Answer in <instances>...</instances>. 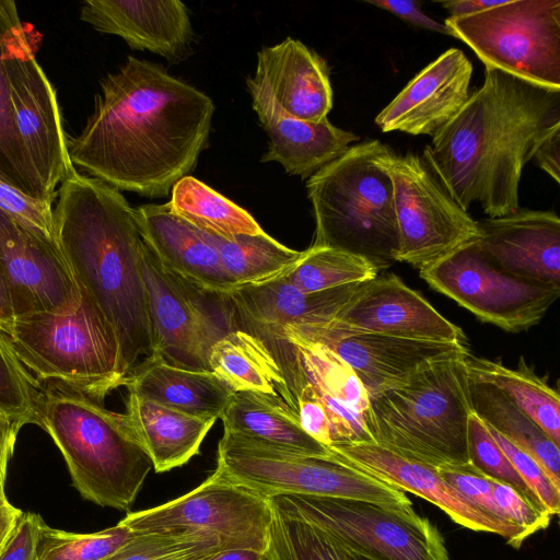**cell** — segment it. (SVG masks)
Masks as SVG:
<instances>
[{
  "label": "cell",
  "instance_id": "6da1fadb",
  "mask_svg": "<svg viewBox=\"0 0 560 560\" xmlns=\"http://www.w3.org/2000/svg\"><path fill=\"white\" fill-rule=\"evenodd\" d=\"M212 100L164 68L129 56L101 81L81 132L67 138L72 165L118 190L171 194L209 140Z\"/></svg>",
  "mask_w": 560,
  "mask_h": 560
},
{
  "label": "cell",
  "instance_id": "7a4b0ae2",
  "mask_svg": "<svg viewBox=\"0 0 560 560\" xmlns=\"http://www.w3.org/2000/svg\"><path fill=\"white\" fill-rule=\"evenodd\" d=\"M560 124V90L486 67L483 84L432 137L422 160L467 211L489 218L516 212L518 186L539 140Z\"/></svg>",
  "mask_w": 560,
  "mask_h": 560
},
{
  "label": "cell",
  "instance_id": "3957f363",
  "mask_svg": "<svg viewBox=\"0 0 560 560\" xmlns=\"http://www.w3.org/2000/svg\"><path fill=\"white\" fill-rule=\"evenodd\" d=\"M54 220L60 252L80 289L112 326L128 375L153 354L142 276L144 240L120 190L74 168L57 191Z\"/></svg>",
  "mask_w": 560,
  "mask_h": 560
},
{
  "label": "cell",
  "instance_id": "277c9868",
  "mask_svg": "<svg viewBox=\"0 0 560 560\" xmlns=\"http://www.w3.org/2000/svg\"><path fill=\"white\" fill-rule=\"evenodd\" d=\"M36 412V424L60 451L82 498L103 508L130 510L153 466L124 415L55 383L40 386Z\"/></svg>",
  "mask_w": 560,
  "mask_h": 560
},
{
  "label": "cell",
  "instance_id": "5b68a950",
  "mask_svg": "<svg viewBox=\"0 0 560 560\" xmlns=\"http://www.w3.org/2000/svg\"><path fill=\"white\" fill-rule=\"evenodd\" d=\"M466 354L434 362L369 395L365 424L373 443L436 468L470 465Z\"/></svg>",
  "mask_w": 560,
  "mask_h": 560
},
{
  "label": "cell",
  "instance_id": "8992f818",
  "mask_svg": "<svg viewBox=\"0 0 560 560\" xmlns=\"http://www.w3.org/2000/svg\"><path fill=\"white\" fill-rule=\"evenodd\" d=\"M378 140L348 148L306 183L315 218L312 246L359 255L377 270L395 262L398 246L393 183L378 162Z\"/></svg>",
  "mask_w": 560,
  "mask_h": 560
},
{
  "label": "cell",
  "instance_id": "52a82bcc",
  "mask_svg": "<svg viewBox=\"0 0 560 560\" xmlns=\"http://www.w3.org/2000/svg\"><path fill=\"white\" fill-rule=\"evenodd\" d=\"M77 307L14 315L0 322V337L39 383H55L104 402L124 386L116 335L82 289Z\"/></svg>",
  "mask_w": 560,
  "mask_h": 560
},
{
  "label": "cell",
  "instance_id": "ba28073f",
  "mask_svg": "<svg viewBox=\"0 0 560 560\" xmlns=\"http://www.w3.org/2000/svg\"><path fill=\"white\" fill-rule=\"evenodd\" d=\"M215 471L268 500L304 494L413 509L406 492L336 459L292 454L226 432L218 445Z\"/></svg>",
  "mask_w": 560,
  "mask_h": 560
},
{
  "label": "cell",
  "instance_id": "9c48e42d",
  "mask_svg": "<svg viewBox=\"0 0 560 560\" xmlns=\"http://www.w3.org/2000/svg\"><path fill=\"white\" fill-rule=\"evenodd\" d=\"M270 503L369 560H451L439 528L413 509L304 494L278 495Z\"/></svg>",
  "mask_w": 560,
  "mask_h": 560
},
{
  "label": "cell",
  "instance_id": "30bf717a",
  "mask_svg": "<svg viewBox=\"0 0 560 560\" xmlns=\"http://www.w3.org/2000/svg\"><path fill=\"white\" fill-rule=\"evenodd\" d=\"M444 25L485 67L560 90V0H506Z\"/></svg>",
  "mask_w": 560,
  "mask_h": 560
},
{
  "label": "cell",
  "instance_id": "8fae6325",
  "mask_svg": "<svg viewBox=\"0 0 560 560\" xmlns=\"http://www.w3.org/2000/svg\"><path fill=\"white\" fill-rule=\"evenodd\" d=\"M378 162L393 183L395 261L421 270L480 237L479 222L451 197L421 156L400 155L384 144Z\"/></svg>",
  "mask_w": 560,
  "mask_h": 560
},
{
  "label": "cell",
  "instance_id": "7c38bea8",
  "mask_svg": "<svg viewBox=\"0 0 560 560\" xmlns=\"http://www.w3.org/2000/svg\"><path fill=\"white\" fill-rule=\"evenodd\" d=\"M435 291L454 300L481 322L518 332L537 325L560 295V288L513 276L471 242L419 270Z\"/></svg>",
  "mask_w": 560,
  "mask_h": 560
},
{
  "label": "cell",
  "instance_id": "4fadbf2b",
  "mask_svg": "<svg viewBox=\"0 0 560 560\" xmlns=\"http://www.w3.org/2000/svg\"><path fill=\"white\" fill-rule=\"evenodd\" d=\"M272 522L270 500L233 483L215 470L198 487L161 505L128 513L133 533L206 530L228 549L266 552Z\"/></svg>",
  "mask_w": 560,
  "mask_h": 560
},
{
  "label": "cell",
  "instance_id": "5bb4252c",
  "mask_svg": "<svg viewBox=\"0 0 560 560\" xmlns=\"http://www.w3.org/2000/svg\"><path fill=\"white\" fill-rule=\"evenodd\" d=\"M8 71L23 153L43 200L54 203L74 166L56 91L36 60L27 31L11 55Z\"/></svg>",
  "mask_w": 560,
  "mask_h": 560
},
{
  "label": "cell",
  "instance_id": "9a60e30c",
  "mask_svg": "<svg viewBox=\"0 0 560 560\" xmlns=\"http://www.w3.org/2000/svg\"><path fill=\"white\" fill-rule=\"evenodd\" d=\"M141 268L152 328L151 357L187 370L210 371L209 350L229 331L201 301L206 292L168 270L145 241Z\"/></svg>",
  "mask_w": 560,
  "mask_h": 560
},
{
  "label": "cell",
  "instance_id": "2e32d148",
  "mask_svg": "<svg viewBox=\"0 0 560 560\" xmlns=\"http://www.w3.org/2000/svg\"><path fill=\"white\" fill-rule=\"evenodd\" d=\"M282 331L322 345L342 359L368 394L399 382L441 360L466 354V343L393 337L347 329L332 323L293 324Z\"/></svg>",
  "mask_w": 560,
  "mask_h": 560
},
{
  "label": "cell",
  "instance_id": "e0dca14e",
  "mask_svg": "<svg viewBox=\"0 0 560 560\" xmlns=\"http://www.w3.org/2000/svg\"><path fill=\"white\" fill-rule=\"evenodd\" d=\"M282 334L261 340L284 377H296L315 392L329 420L331 446L373 442L365 424L369 394L353 370L326 347Z\"/></svg>",
  "mask_w": 560,
  "mask_h": 560
},
{
  "label": "cell",
  "instance_id": "ac0fdd59",
  "mask_svg": "<svg viewBox=\"0 0 560 560\" xmlns=\"http://www.w3.org/2000/svg\"><path fill=\"white\" fill-rule=\"evenodd\" d=\"M329 450L336 460L433 503L463 527L500 535L516 549L527 539L520 526L498 520L472 504L440 476L436 467L406 458L373 442L337 444Z\"/></svg>",
  "mask_w": 560,
  "mask_h": 560
},
{
  "label": "cell",
  "instance_id": "d6986e66",
  "mask_svg": "<svg viewBox=\"0 0 560 560\" xmlns=\"http://www.w3.org/2000/svg\"><path fill=\"white\" fill-rule=\"evenodd\" d=\"M0 271L14 315L73 310L81 291L60 248L0 210Z\"/></svg>",
  "mask_w": 560,
  "mask_h": 560
},
{
  "label": "cell",
  "instance_id": "ffe728a7",
  "mask_svg": "<svg viewBox=\"0 0 560 560\" xmlns=\"http://www.w3.org/2000/svg\"><path fill=\"white\" fill-rule=\"evenodd\" d=\"M331 322L347 329L393 337L466 341L458 326L394 273L364 282Z\"/></svg>",
  "mask_w": 560,
  "mask_h": 560
},
{
  "label": "cell",
  "instance_id": "44dd1931",
  "mask_svg": "<svg viewBox=\"0 0 560 560\" xmlns=\"http://www.w3.org/2000/svg\"><path fill=\"white\" fill-rule=\"evenodd\" d=\"M472 65L450 48L423 68L376 116L383 132L434 136L452 120L469 97Z\"/></svg>",
  "mask_w": 560,
  "mask_h": 560
},
{
  "label": "cell",
  "instance_id": "7402d4cb",
  "mask_svg": "<svg viewBox=\"0 0 560 560\" xmlns=\"http://www.w3.org/2000/svg\"><path fill=\"white\" fill-rule=\"evenodd\" d=\"M477 240L501 269L560 288V219L553 211L521 210L479 222Z\"/></svg>",
  "mask_w": 560,
  "mask_h": 560
},
{
  "label": "cell",
  "instance_id": "603a6c76",
  "mask_svg": "<svg viewBox=\"0 0 560 560\" xmlns=\"http://www.w3.org/2000/svg\"><path fill=\"white\" fill-rule=\"evenodd\" d=\"M80 19L94 30L121 37L131 49L168 60L187 52L194 32L179 0H86Z\"/></svg>",
  "mask_w": 560,
  "mask_h": 560
},
{
  "label": "cell",
  "instance_id": "cb8c5ba5",
  "mask_svg": "<svg viewBox=\"0 0 560 560\" xmlns=\"http://www.w3.org/2000/svg\"><path fill=\"white\" fill-rule=\"evenodd\" d=\"M246 84L253 108L269 138L261 162H278L289 175L306 178L359 140L353 132L337 128L328 119L311 122L288 115L252 77L246 79Z\"/></svg>",
  "mask_w": 560,
  "mask_h": 560
},
{
  "label": "cell",
  "instance_id": "d4e9b609",
  "mask_svg": "<svg viewBox=\"0 0 560 560\" xmlns=\"http://www.w3.org/2000/svg\"><path fill=\"white\" fill-rule=\"evenodd\" d=\"M363 283L305 293L282 276L264 284L236 288L226 296L234 329L280 336L288 325L334 319Z\"/></svg>",
  "mask_w": 560,
  "mask_h": 560
},
{
  "label": "cell",
  "instance_id": "484cf974",
  "mask_svg": "<svg viewBox=\"0 0 560 560\" xmlns=\"http://www.w3.org/2000/svg\"><path fill=\"white\" fill-rule=\"evenodd\" d=\"M135 211L143 240L168 270L205 292L229 294L235 289L218 250L168 202L142 205Z\"/></svg>",
  "mask_w": 560,
  "mask_h": 560
},
{
  "label": "cell",
  "instance_id": "4316f807",
  "mask_svg": "<svg viewBox=\"0 0 560 560\" xmlns=\"http://www.w3.org/2000/svg\"><path fill=\"white\" fill-rule=\"evenodd\" d=\"M290 116L311 122L327 118L332 88L326 61L302 42L287 37L257 52L252 77Z\"/></svg>",
  "mask_w": 560,
  "mask_h": 560
},
{
  "label": "cell",
  "instance_id": "83f0119b",
  "mask_svg": "<svg viewBox=\"0 0 560 560\" xmlns=\"http://www.w3.org/2000/svg\"><path fill=\"white\" fill-rule=\"evenodd\" d=\"M128 393L176 411L220 419L234 392L210 371H194L150 357L128 375Z\"/></svg>",
  "mask_w": 560,
  "mask_h": 560
},
{
  "label": "cell",
  "instance_id": "f1b7e54d",
  "mask_svg": "<svg viewBox=\"0 0 560 560\" xmlns=\"http://www.w3.org/2000/svg\"><path fill=\"white\" fill-rule=\"evenodd\" d=\"M133 440L152 463L155 472H166L188 463L215 419H201L128 394L122 413Z\"/></svg>",
  "mask_w": 560,
  "mask_h": 560
},
{
  "label": "cell",
  "instance_id": "f546056e",
  "mask_svg": "<svg viewBox=\"0 0 560 560\" xmlns=\"http://www.w3.org/2000/svg\"><path fill=\"white\" fill-rule=\"evenodd\" d=\"M220 419L226 433L292 454L335 459L328 447L303 430L298 413L281 399L236 392Z\"/></svg>",
  "mask_w": 560,
  "mask_h": 560
},
{
  "label": "cell",
  "instance_id": "4dcf8cb0",
  "mask_svg": "<svg viewBox=\"0 0 560 560\" xmlns=\"http://www.w3.org/2000/svg\"><path fill=\"white\" fill-rule=\"evenodd\" d=\"M210 371L234 393L252 392L283 400L298 413L284 376L262 340L233 329L219 338L208 354Z\"/></svg>",
  "mask_w": 560,
  "mask_h": 560
},
{
  "label": "cell",
  "instance_id": "1f68e13d",
  "mask_svg": "<svg viewBox=\"0 0 560 560\" xmlns=\"http://www.w3.org/2000/svg\"><path fill=\"white\" fill-rule=\"evenodd\" d=\"M468 376L472 411L486 424L530 455L560 490L559 446L498 387L469 372Z\"/></svg>",
  "mask_w": 560,
  "mask_h": 560
},
{
  "label": "cell",
  "instance_id": "d6a6232c",
  "mask_svg": "<svg viewBox=\"0 0 560 560\" xmlns=\"http://www.w3.org/2000/svg\"><path fill=\"white\" fill-rule=\"evenodd\" d=\"M25 32L15 2L0 1V180L32 198L45 201L20 143L8 71L11 55Z\"/></svg>",
  "mask_w": 560,
  "mask_h": 560
},
{
  "label": "cell",
  "instance_id": "836d02e7",
  "mask_svg": "<svg viewBox=\"0 0 560 560\" xmlns=\"http://www.w3.org/2000/svg\"><path fill=\"white\" fill-rule=\"evenodd\" d=\"M466 366L474 374L503 392L525 412L552 441L560 446V398L550 387L520 359L517 369L475 357H465Z\"/></svg>",
  "mask_w": 560,
  "mask_h": 560
},
{
  "label": "cell",
  "instance_id": "e575fe53",
  "mask_svg": "<svg viewBox=\"0 0 560 560\" xmlns=\"http://www.w3.org/2000/svg\"><path fill=\"white\" fill-rule=\"evenodd\" d=\"M202 233L218 250L235 289L264 284L285 276L303 255V252L282 245L266 232L231 238Z\"/></svg>",
  "mask_w": 560,
  "mask_h": 560
},
{
  "label": "cell",
  "instance_id": "d590c367",
  "mask_svg": "<svg viewBox=\"0 0 560 560\" xmlns=\"http://www.w3.org/2000/svg\"><path fill=\"white\" fill-rule=\"evenodd\" d=\"M168 205L200 231L224 238L265 232L249 212L190 175L174 185Z\"/></svg>",
  "mask_w": 560,
  "mask_h": 560
},
{
  "label": "cell",
  "instance_id": "8d00e7d4",
  "mask_svg": "<svg viewBox=\"0 0 560 560\" xmlns=\"http://www.w3.org/2000/svg\"><path fill=\"white\" fill-rule=\"evenodd\" d=\"M377 268L368 259L336 248L311 246L303 250L285 279L305 293L363 283L377 277Z\"/></svg>",
  "mask_w": 560,
  "mask_h": 560
},
{
  "label": "cell",
  "instance_id": "74e56055",
  "mask_svg": "<svg viewBox=\"0 0 560 560\" xmlns=\"http://www.w3.org/2000/svg\"><path fill=\"white\" fill-rule=\"evenodd\" d=\"M266 556L267 560H354L350 551L319 528L273 506Z\"/></svg>",
  "mask_w": 560,
  "mask_h": 560
},
{
  "label": "cell",
  "instance_id": "f35d334b",
  "mask_svg": "<svg viewBox=\"0 0 560 560\" xmlns=\"http://www.w3.org/2000/svg\"><path fill=\"white\" fill-rule=\"evenodd\" d=\"M222 550L226 548L220 537L206 530L133 533L103 560H205Z\"/></svg>",
  "mask_w": 560,
  "mask_h": 560
},
{
  "label": "cell",
  "instance_id": "ab89813d",
  "mask_svg": "<svg viewBox=\"0 0 560 560\" xmlns=\"http://www.w3.org/2000/svg\"><path fill=\"white\" fill-rule=\"evenodd\" d=\"M132 535L133 532L120 522L100 532L82 534L56 529L43 521L37 560H103L122 547Z\"/></svg>",
  "mask_w": 560,
  "mask_h": 560
},
{
  "label": "cell",
  "instance_id": "60d3db41",
  "mask_svg": "<svg viewBox=\"0 0 560 560\" xmlns=\"http://www.w3.org/2000/svg\"><path fill=\"white\" fill-rule=\"evenodd\" d=\"M467 443L470 465L475 469L511 486L535 508L546 511L497 444L485 422L474 411L468 418Z\"/></svg>",
  "mask_w": 560,
  "mask_h": 560
},
{
  "label": "cell",
  "instance_id": "b9f144b4",
  "mask_svg": "<svg viewBox=\"0 0 560 560\" xmlns=\"http://www.w3.org/2000/svg\"><path fill=\"white\" fill-rule=\"evenodd\" d=\"M40 385L0 337V411L22 427L37 421Z\"/></svg>",
  "mask_w": 560,
  "mask_h": 560
},
{
  "label": "cell",
  "instance_id": "7bdbcfd3",
  "mask_svg": "<svg viewBox=\"0 0 560 560\" xmlns=\"http://www.w3.org/2000/svg\"><path fill=\"white\" fill-rule=\"evenodd\" d=\"M0 210L39 238L59 247L52 203L32 198L0 180Z\"/></svg>",
  "mask_w": 560,
  "mask_h": 560
},
{
  "label": "cell",
  "instance_id": "ee69618b",
  "mask_svg": "<svg viewBox=\"0 0 560 560\" xmlns=\"http://www.w3.org/2000/svg\"><path fill=\"white\" fill-rule=\"evenodd\" d=\"M486 425L541 506L552 516L557 515L560 510V490L553 486L541 466L530 455L512 444L490 425Z\"/></svg>",
  "mask_w": 560,
  "mask_h": 560
},
{
  "label": "cell",
  "instance_id": "f6af8a7d",
  "mask_svg": "<svg viewBox=\"0 0 560 560\" xmlns=\"http://www.w3.org/2000/svg\"><path fill=\"white\" fill-rule=\"evenodd\" d=\"M438 471L446 482L480 510L498 520L510 522L495 504L491 478L485 476L471 465L442 466L438 467Z\"/></svg>",
  "mask_w": 560,
  "mask_h": 560
},
{
  "label": "cell",
  "instance_id": "bcb514c9",
  "mask_svg": "<svg viewBox=\"0 0 560 560\" xmlns=\"http://www.w3.org/2000/svg\"><path fill=\"white\" fill-rule=\"evenodd\" d=\"M495 504L503 516L520 526L527 538L548 527L552 515L529 503L514 488L503 482L491 480Z\"/></svg>",
  "mask_w": 560,
  "mask_h": 560
},
{
  "label": "cell",
  "instance_id": "7dc6e473",
  "mask_svg": "<svg viewBox=\"0 0 560 560\" xmlns=\"http://www.w3.org/2000/svg\"><path fill=\"white\" fill-rule=\"evenodd\" d=\"M43 518L22 512L0 549V560H37V545Z\"/></svg>",
  "mask_w": 560,
  "mask_h": 560
},
{
  "label": "cell",
  "instance_id": "c3c4849f",
  "mask_svg": "<svg viewBox=\"0 0 560 560\" xmlns=\"http://www.w3.org/2000/svg\"><path fill=\"white\" fill-rule=\"evenodd\" d=\"M366 3L390 12L399 19L425 30L452 36L451 31L444 25L428 16L420 8V2L415 0H366Z\"/></svg>",
  "mask_w": 560,
  "mask_h": 560
},
{
  "label": "cell",
  "instance_id": "681fc988",
  "mask_svg": "<svg viewBox=\"0 0 560 560\" xmlns=\"http://www.w3.org/2000/svg\"><path fill=\"white\" fill-rule=\"evenodd\" d=\"M533 158L538 166L560 183V124L550 129L537 143Z\"/></svg>",
  "mask_w": 560,
  "mask_h": 560
},
{
  "label": "cell",
  "instance_id": "f907efd6",
  "mask_svg": "<svg viewBox=\"0 0 560 560\" xmlns=\"http://www.w3.org/2000/svg\"><path fill=\"white\" fill-rule=\"evenodd\" d=\"M22 425L0 411V499H7L4 483L8 464L13 454L18 433Z\"/></svg>",
  "mask_w": 560,
  "mask_h": 560
},
{
  "label": "cell",
  "instance_id": "816d5d0a",
  "mask_svg": "<svg viewBox=\"0 0 560 560\" xmlns=\"http://www.w3.org/2000/svg\"><path fill=\"white\" fill-rule=\"evenodd\" d=\"M506 0H444L439 3L448 11V18H463L505 3Z\"/></svg>",
  "mask_w": 560,
  "mask_h": 560
},
{
  "label": "cell",
  "instance_id": "f5cc1de1",
  "mask_svg": "<svg viewBox=\"0 0 560 560\" xmlns=\"http://www.w3.org/2000/svg\"><path fill=\"white\" fill-rule=\"evenodd\" d=\"M22 511L12 505L8 499L0 500V549L14 527Z\"/></svg>",
  "mask_w": 560,
  "mask_h": 560
},
{
  "label": "cell",
  "instance_id": "db71d44e",
  "mask_svg": "<svg viewBox=\"0 0 560 560\" xmlns=\"http://www.w3.org/2000/svg\"><path fill=\"white\" fill-rule=\"evenodd\" d=\"M205 560H267V556L266 552L250 549H228Z\"/></svg>",
  "mask_w": 560,
  "mask_h": 560
},
{
  "label": "cell",
  "instance_id": "11a10c76",
  "mask_svg": "<svg viewBox=\"0 0 560 560\" xmlns=\"http://www.w3.org/2000/svg\"><path fill=\"white\" fill-rule=\"evenodd\" d=\"M14 316L7 282L0 271V322Z\"/></svg>",
  "mask_w": 560,
  "mask_h": 560
},
{
  "label": "cell",
  "instance_id": "9f6ffc18",
  "mask_svg": "<svg viewBox=\"0 0 560 560\" xmlns=\"http://www.w3.org/2000/svg\"><path fill=\"white\" fill-rule=\"evenodd\" d=\"M351 553H352V552H351ZM352 556H353L354 560H369V559L363 558V557H361V556H358V555H355V553H352Z\"/></svg>",
  "mask_w": 560,
  "mask_h": 560
},
{
  "label": "cell",
  "instance_id": "6f0895ef",
  "mask_svg": "<svg viewBox=\"0 0 560 560\" xmlns=\"http://www.w3.org/2000/svg\"><path fill=\"white\" fill-rule=\"evenodd\" d=\"M1 500V499H0ZM4 500V499H3Z\"/></svg>",
  "mask_w": 560,
  "mask_h": 560
}]
</instances>
